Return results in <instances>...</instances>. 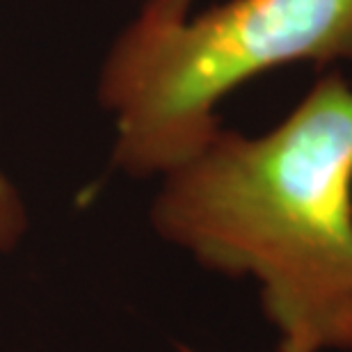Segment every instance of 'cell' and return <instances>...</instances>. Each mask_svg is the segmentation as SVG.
I'll use <instances>...</instances> for the list:
<instances>
[{
	"mask_svg": "<svg viewBox=\"0 0 352 352\" xmlns=\"http://www.w3.org/2000/svg\"><path fill=\"white\" fill-rule=\"evenodd\" d=\"M165 243L258 286L279 348L352 352V82L322 74L258 135L220 131L160 176Z\"/></svg>",
	"mask_w": 352,
	"mask_h": 352,
	"instance_id": "1",
	"label": "cell"
},
{
	"mask_svg": "<svg viewBox=\"0 0 352 352\" xmlns=\"http://www.w3.org/2000/svg\"><path fill=\"white\" fill-rule=\"evenodd\" d=\"M288 65H352V0H224L170 23L135 16L98 74L112 163L160 179L220 131L224 98Z\"/></svg>",
	"mask_w": 352,
	"mask_h": 352,
	"instance_id": "2",
	"label": "cell"
},
{
	"mask_svg": "<svg viewBox=\"0 0 352 352\" xmlns=\"http://www.w3.org/2000/svg\"><path fill=\"white\" fill-rule=\"evenodd\" d=\"M28 227L25 204L16 186L0 172V252L12 250Z\"/></svg>",
	"mask_w": 352,
	"mask_h": 352,
	"instance_id": "3",
	"label": "cell"
},
{
	"mask_svg": "<svg viewBox=\"0 0 352 352\" xmlns=\"http://www.w3.org/2000/svg\"><path fill=\"white\" fill-rule=\"evenodd\" d=\"M197 0H144L138 12V19L149 23H170L188 16L195 10Z\"/></svg>",
	"mask_w": 352,
	"mask_h": 352,
	"instance_id": "4",
	"label": "cell"
},
{
	"mask_svg": "<svg viewBox=\"0 0 352 352\" xmlns=\"http://www.w3.org/2000/svg\"><path fill=\"white\" fill-rule=\"evenodd\" d=\"M277 352H298V350H288V348H279Z\"/></svg>",
	"mask_w": 352,
	"mask_h": 352,
	"instance_id": "5",
	"label": "cell"
}]
</instances>
